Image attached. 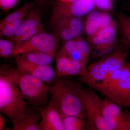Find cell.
I'll return each instance as SVG.
<instances>
[{"label":"cell","instance_id":"6da1fadb","mask_svg":"<svg viewBox=\"0 0 130 130\" xmlns=\"http://www.w3.org/2000/svg\"><path fill=\"white\" fill-rule=\"evenodd\" d=\"M0 73L10 77L16 83L26 101L32 106L40 108L46 106L49 89L44 82L6 64L1 67Z\"/></svg>","mask_w":130,"mask_h":130},{"label":"cell","instance_id":"7a4b0ae2","mask_svg":"<svg viewBox=\"0 0 130 130\" xmlns=\"http://www.w3.org/2000/svg\"><path fill=\"white\" fill-rule=\"evenodd\" d=\"M105 97L130 109V63H124L104 80L91 86Z\"/></svg>","mask_w":130,"mask_h":130},{"label":"cell","instance_id":"3957f363","mask_svg":"<svg viewBox=\"0 0 130 130\" xmlns=\"http://www.w3.org/2000/svg\"><path fill=\"white\" fill-rule=\"evenodd\" d=\"M27 106L16 83L10 77L0 73V112L10 119L13 129L23 118Z\"/></svg>","mask_w":130,"mask_h":130},{"label":"cell","instance_id":"277c9868","mask_svg":"<svg viewBox=\"0 0 130 130\" xmlns=\"http://www.w3.org/2000/svg\"><path fill=\"white\" fill-rule=\"evenodd\" d=\"M73 91L81 100L86 113L88 130H112L101 111L102 99L91 87L83 88L79 83L66 79Z\"/></svg>","mask_w":130,"mask_h":130},{"label":"cell","instance_id":"5b68a950","mask_svg":"<svg viewBox=\"0 0 130 130\" xmlns=\"http://www.w3.org/2000/svg\"><path fill=\"white\" fill-rule=\"evenodd\" d=\"M48 86L51 101L56 106L61 118L72 115L86 120L81 100L64 78H57Z\"/></svg>","mask_w":130,"mask_h":130},{"label":"cell","instance_id":"8992f818","mask_svg":"<svg viewBox=\"0 0 130 130\" xmlns=\"http://www.w3.org/2000/svg\"><path fill=\"white\" fill-rule=\"evenodd\" d=\"M129 47L125 42L123 46L111 54L91 64L87 67L86 73L80 76L81 83L91 87L104 81L125 63L129 53Z\"/></svg>","mask_w":130,"mask_h":130},{"label":"cell","instance_id":"52a82bcc","mask_svg":"<svg viewBox=\"0 0 130 130\" xmlns=\"http://www.w3.org/2000/svg\"><path fill=\"white\" fill-rule=\"evenodd\" d=\"M59 38L56 34L44 31L21 43L16 47L14 56L30 51H37L49 54L55 57Z\"/></svg>","mask_w":130,"mask_h":130},{"label":"cell","instance_id":"ba28073f","mask_svg":"<svg viewBox=\"0 0 130 130\" xmlns=\"http://www.w3.org/2000/svg\"><path fill=\"white\" fill-rule=\"evenodd\" d=\"M101 111L112 130H130V110L105 97L102 99Z\"/></svg>","mask_w":130,"mask_h":130},{"label":"cell","instance_id":"9c48e42d","mask_svg":"<svg viewBox=\"0 0 130 130\" xmlns=\"http://www.w3.org/2000/svg\"><path fill=\"white\" fill-rule=\"evenodd\" d=\"M95 7L93 0H76L70 3L56 0L53 5L52 16L79 18L92 11Z\"/></svg>","mask_w":130,"mask_h":130},{"label":"cell","instance_id":"30bf717a","mask_svg":"<svg viewBox=\"0 0 130 130\" xmlns=\"http://www.w3.org/2000/svg\"><path fill=\"white\" fill-rule=\"evenodd\" d=\"M17 68L41 79L45 83L51 84L56 79V73L50 66H39L26 61L19 55H14Z\"/></svg>","mask_w":130,"mask_h":130},{"label":"cell","instance_id":"8fae6325","mask_svg":"<svg viewBox=\"0 0 130 130\" xmlns=\"http://www.w3.org/2000/svg\"><path fill=\"white\" fill-rule=\"evenodd\" d=\"M56 75L58 77L78 75L86 73L87 65L75 61L59 51L56 53Z\"/></svg>","mask_w":130,"mask_h":130},{"label":"cell","instance_id":"7c38bea8","mask_svg":"<svg viewBox=\"0 0 130 130\" xmlns=\"http://www.w3.org/2000/svg\"><path fill=\"white\" fill-rule=\"evenodd\" d=\"M59 51L72 59L87 65L90 48L84 40L75 38L66 41Z\"/></svg>","mask_w":130,"mask_h":130},{"label":"cell","instance_id":"4fadbf2b","mask_svg":"<svg viewBox=\"0 0 130 130\" xmlns=\"http://www.w3.org/2000/svg\"><path fill=\"white\" fill-rule=\"evenodd\" d=\"M37 108L42 117L39 130H64L60 114L51 101L44 107Z\"/></svg>","mask_w":130,"mask_h":130},{"label":"cell","instance_id":"5bb4252c","mask_svg":"<svg viewBox=\"0 0 130 130\" xmlns=\"http://www.w3.org/2000/svg\"><path fill=\"white\" fill-rule=\"evenodd\" d=\"M114 26L100 29L93 36L92 42L96 46L98 55L106 54L114 41L116 37Z\"/></svg>","mask_w":130,"mask_h":130},{"label":"cell","instance_id":"9a60e30c","mask_svg":"<svg viewBox=\"0 0 130 130\" xmlns=\"http://www.w3.org/2000/svg\"><path fill=\"white\" fill-rule=\"evenodd\" d=\"M41 113L33 106H28L23 118L13 130H38L41 120Z\"/></svg>","mask_w":130,"mask_h":130},{"label":"cell","instance_id":"2e32d148","mask_svg":"<svg viewBox=\"0 0 130 130\" xmlns=\"http://www.w3.org/2000/svg\"><path fill=\"white\" fill-rule=\"evenodd\" d=\"M41 23L40 9L38 8L35 7L26 17L18 32L14 36L7 38V39L14 44L20 37Z\"/></svg>","mask_w":130,"mask_h":130},{"label":"cell","instance_id":"e0dca14e","mask_svg":"<svg viewBox=\"0 0 130 130\" xmlns=\"http://www.w3.org/2000/svg\"><path fill=\"white\" fill-rule=\"evenodd\" d=\"M37 5L36 0L26 2L22 6L1 20L0 28L16 20L24 18Z\"/></svg>","mask_w":130,"mask_h":130},{"label":"cell","instance_id":"ac0fdd59","mask_svg":"<svg viewBox=\"0 0 130 130\" xmlns=\"http://www.w3.org/2000/svg\"><path fill=\"white\" fill-rule=\"evenodd\" d=\"M24 60L39 66H50L55 57L49 54L37 51L25 52L20 55Z\"/></svg>","mask_w":130,"mask_h":130},{"label":"cell","instance_id":"d6986e66","mask_svg":"<svg viewBox=\"0 0 130 130\" xmlns=\"http://www.w3.org/2000/svg\"><path fill=\"white\" fill-rule=\"evenodd\" d=\"M102 20V13L97 11H92L90 13L85 26L86 34L92 36L95 35L101 29Z\"/></svg>","mask_w":130,"mask_h":130},{"label":"cell","instance_id":"ffe728a7","mask_svg":"<svg viewBox=\"0 0 130 130\" xmlns=\"http://www.w3.org/2000/svg\"><path fill=\"white\" fill-rule=\"evenodd\" d=\"M64 130H88V123L85 120L72 115L61 118Z\"/></svg>","mask_w":130,"mask_h":130},{"label":"cell","instance_id":"44dd1931","mask_svg":"<svg viewBox=\"0 0 130 130\" xmlns=\"http://www.w3.org/2000/svg\"><path fill=\"white\" fill-rule=\"evenodd\" d=\"M54 17H57L61 19L70 27L75 39L79 37L81 35L83 29V24L79 18L70 16Z\"/></svg>","mask_w":130,"mask_h":130},{"label":"cell","instance_id":"7402d4cb","mask_svg":"<svg viewBox=\"0 0 130 130\" xmlns=\"http://www.w3.org/2000/svg\"><path fill=\"white\" fill-rule=\"evenodd\" d=\"M25 18L16 20L0 28L1 38H8L14 36L18 32Z\"/></svg>","mask_w":130,"mask_h":130},{"label":"cell","instance_id":"603a6c76","mask_svg":"<svg viewBox=\"0 0 130 130\" xmlns=\"http://www.w3.org/2000/svg\"><path fill=\"white\" fill-rule=\"evenodd\" d=\"M16 46L12 42L8 39H0V56L1 58H8L14 56Z\"/></svg>","mask_w":130,"mask_h":130},{"label":"cell","instance_id":"cb8c5ba5","mask_svg":"<svg viewBox=\"0 0 130 130\" xmlns=\"http://www.w3.org/2000/svg\"><path fill=\"white\" fill-rule=\"evenodd\" d=\"M44 31L45 30L43 28V25L41 23L35 28L28 31L26 33H25L23 36L20 37L15 42L14 45L16 47L21 43L25 42L33 37L34 36L41 32H44Z\"/></svg>","mask_w":130,"mask_h":130},{"label":"cell","instance_id":"d4e9b609","mask_svg":"<svg viewBox=\"0 0 130 130\" xmlns=\"http://www.w3.org/2000/svg\"><path fill=\"white\" fill-rule=\"evenodd\" d=\"M121 25L125 41L130 46V18L123 16L121 19Z\"/></svg>","mask_w":130,"mask_h":130},{"label":"cell","instance_id":"484cf974","mask_svg":"<svg viewBox=\"0 0 130 130\" xmlns=\"http://www.w3.org/2000/svg\"><path fill=\"white\" fill-rule=\"evenodd\" d=\"M20 0H0L1 9L8 12L18 4Z\"/></svg>","mask_w":130,"mask_h":130},{"label":"cell","instance_id":"4316f807","mask_svg":"<svg viewBox=\"0 0 130 130\" xmlns=\"http://www.w3.org/2000/svg\"><path fill=\"white\" fill-rule=\"evenodd\" d=\"M95 6L103 10H108L112 7V0H93Z\"/></svg>","mask_w":130,"mask_h":130},{"label":"cell","instance_id":"83f0119b","mask_svg":"<svg viewBox=\"0 0 130 130\" xmlns=\"http://www.w3.org/2000/svg\"><path fill=\"white\" fill-rule=\"evenodd\" d=\"M102 20L101 29L114 25L111 17L106 13H102Z\"/></svg>","mask_w":130,"mask_h":130},{"label":"cell","instance_id":"f1b7e54d","mask_svg":"<svg viewBox=\"0 0 130 130\" xmlns=\"http://www.w3.org/2000/svg\"><path fill=\"white\" fill-rule=\"evenodd\" d=\"M7 122V120L1 113H0V130H12L11 128L6 127V124Z\"/></svg>","mask_w":130,"mask_h":130},{"label":"cell","instance_id":"f546056e","mask_svg":"<svg viewBox=\"0 0 130 130\" xmlns=\"http://www.w3.org/2000/svg\"><path fill=\"white\" fill-rule=\"evenodd\" d=\"M49 0H36L37 5H44L48 3Z\"/></svg>","mask_w":130,"mask_h":130},{"label":"cell","instance_id":"4dcf8cb0","mask_svg":"<svg viewBox=\"0 0 130 130\" xmlns=\"http://www.w3.org/2000/svg\"><path fill=\"white\" fill-rule=\"evenodd\" d=\"M60 2L63 3H70L74 2L76 0H58Z\"/></svg>","mask_w":130,"mask_h":130},{"label":"cell","instance_id":"1f68e13d","mask_svg":"<svg viewBox=\"0 0 130 130\" xmlns=\"http://www.w3.org/2000/svg\"><path fill=\"white\" fill-rule=\"evenodd\" d=\"M129 7H130V8H129V10H130V6Z\"/></svg>","mask_w":130,"mask_h":130}]
</instances>
